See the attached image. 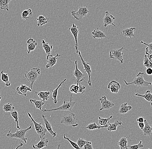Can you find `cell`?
Wrapping results in <instances>:
<instances>
[{
    "instance_id": "1f68e13d",
    "label": "cell",
    "mask_w": 152,
    "mask_h": 149,
    "mask_svg": "<svg viewBox=\"0 0 152 149\" xmlns=\"http://www.w3.org/2000/svg\"><path fill=\"white\" fill-rule=\"evenodd\" d=\"M113 116H111L108 118H103L101 117H98V121L97 124L99 126H106L108 125L109 123V121L110 119L113 118Z\"/></svg>"
},
{
    "instance_id": "4fadbf2b",
    "label": "cell",
    "mask_w": 152,
    "mask_h": 149,
    "mask_svg": "<svg viewBox=\"0 0 152 149\" xmlns=\"http://www.w3.org/2000/svg\"><path fill=\"white\" fill-rule=\"evenodd\" d=\"M115 20V18L113 15L109 14L108 11L105 12V15L103 19V25L104 27H106L110 25H112L114 26L115 25L114 24L113 22Z\"/></svg>"
},
{
    "instance_id": "f5cc1de1",
    "label": "cell",
    "mask_w": 152,
    "mask_h": 149,
    "mask_svg": "<svg viewBox=\"0 0 152 149\" xmlns=\"http://www.w3.org/2000/svg\"><path fill=\"white\" fill-rule=\"evenodd\" d=\"M1 97H0V102H1Z\"/></svg>"
},
{
    "instance_id": "9c48e42d",
    "label": "cell",
    "mask_w": 152,
    "mask_h": 149,
    "mask_svg": "<svg viewBox=\"0 0 152 149\" xmlns=\"http://www.w3.org/2000/svg\"><path fill=\"white\" fill-rule=\"evenodd\" d=\"M78 55L80 57L81 61L83 65V67H84V71H85V73L88 74V80L87 82V83H88V85L90 86V87H92V82H91V74L92 73V70H91V66L90 65V63H89L86 62L85 60H84V59L83 57L81 55V54L80 51H78Z\"/></svg>"
},
{
    "instance_id": "e575fe53",
    "label": "cell",
    "mask_w": 152,
    "mask_h": 149,
    "mask_svg": "<svg viewBox=\"0 0 152 149\" xmlns=\"http://www.w3.org/2000/svg\"><path fill=\"white\" fill-rule=\"evenodd\" d=\"M11 0H0V8L8 11L9 10V4Z\"/></svg>"
},
{
    "instance_id": "d6986e66",
    "label": "cell",
    "mask_w": 152,
    "mask_h": 149,
    "mask_svg": "<svg viewBox=\"0 0 152 149\" xmlns=\"http://www.w3.org/2000/svg\"><path fill=\"white\" fill-rule=\"evenodd\" d=\"M129 140H131V139L129 136H124L121 137L117 142L120 149H128V144Z\"/></svg>"
},
{
    "instance_id": "7a4b0ae2",
    "label": "cell",
    "mask_w": 152,
    "mask_h": 149,
    "mask_svg": "<svg viewBox=\"0 0 152 149\" xmlns=\"http://www.w3.org/2000/svg\"><path fill=\"white\" fill-rule=\"evenodd\" d=\"M32 128V124L28 128L25 129H20L15 133L11 132V130H10L8 133L7 134V137L9 138H16L20 139L23 141L25 144H27V138L25 137V134L27 131L31 129Z\"/></svg>"
},
{
    "instance_id": "e0dca14e",
    "label": "cell",
    "mask_w": 152,
    "mask_h": 149,
    "mask_svg": "<svg viewBox=\"0 0 152 149\" xmlns=\"http://www.w3.org/2000/svg\"><path fill=\"white\" fill-rule=\"evenodd\" d=\"M42 116L43 120L44 122L46 130L53 136V137H56L57 136L56 132H54L52 129V126L50 124V122L47 120V118H46L45 116L42 114Z\"/></svg>"
},
{
    "instance_id": "5b68a950",
    "label": "cell",
    "mask_w": 152,
    "mask_h": 149,
    "mask_svg": "<svg viewBox=\"0 0 152 149\" xmlns=\"http://www.w3.org/2000/svg\"><path fill=\"white\" fill-rule=\"evenodd\" d=\"M60 122L61 124H64L66 126H72L73 127L78 126L77 119L74 113L62 115Z\"/></svg>"
},
{
    "instance_id": "f1b7e54d",
    "label": "cell",
    "mask_w": 152,
    "mask_h": 149,
    "mask_svg": "<svg viewBox=\"0 0 152 149\" xmlns=\"http://www.w3.org/2000/svg\"><path fill=\"white\" fill-rule=\"evenodd\" d=\"M39 98L42 99L43 101L47 100L49 98L50 92L49 91H41L39 92H35Z\"/></svg>"
},
{
    "instance_id": "db71d44e",
    "label": "cell",
    "mask_w": 152,
    "mask_h": 149,
    "mask_svg": "<svg viewBox=\"0 0 152 149\" xmlns=\"http://www.w3.org/2000/svg\"><path fill=\"white\" fill-rule=\"evenodd\" d=\"M14 1H16V0H14Z\"/></svg>"
},
{
    "instance_id": "603a6c76",
    "label": "cell",
    "mask_w": 152,
    "mask_h": 149,
    "mask_svg": "<svg viewBox=\"0 0 152 149\" xmlns=\"http://www.w3.org/2000/svg\"><path fill=\"white\" fill-rule=\"evenodd\" d=\"M136 28L134 27L125 28L122 31V34L124 36L132 39V38L135 37V36L134 35V32Z\"/></svg>"
},
{
    "instance_id": "7402d4cb",
    "label": "cell",
    "mask_w": 152,
    "mask_h": 149,
    "mask_svg": "<svg viewBox=\"0 0 152 149\" xmlns=\"http://www.w3.org/2000/svg\"><path fill=\"white\" fill-rule=\"evenodd\" d=\"M118 126L122 127V122L121 121L117 120L113 123H109L107 128H106L107 129V131H108V133H109L110 132H113V131H116L117 129Z\"/></svg>"
},
{
    "instance_id": "44dd1931",
    "label": "cell",
    "mask_w": 152,
    "mask_h": 149,
    "mask_svg": "<svg viewBox=\"0 0 152 149\" xmlns=\"http://www.w3.org/2000/svg\"><path fill=\"white\" fill-rule=\"evenodd\" d=\"M92 36L94 39H109L107 37L104 32L99 30V28H97L96 29H94L92 33Z\"/></svg>"
},
{
    "instance_id": "c3c4849f",
    "label": "cell",
    "mask_w": 152,
    "mask_h": 149,
    "mask_svg": "<svg viewBox=\"0 0 152 149\" xmlns=\"http://www.w3.org/2000/svg\"><path fill=\"white\" fill-rule=\"evenodd\" d=\"M138 125L139 127L140 128V129L142 130L143 129L144 126H145L144 122H138Z\"/></svg>"
},
{
    "instance_id": "8992f818",
    "label": "cell",
    "mask_w": 152,
    "mask_h": 149,
    "mask_svg": "<svg viewBox=\"0 0 152 149\" xmlns=\"http://www.w3.org/2000/svg\"><path fill=\"white\" fill-rule=\"evenodd\" d=\"M27 114H28V117L30 118L31 121L33 122L35 130L37 132V134L39 136L40 138L44 137L47 132L46 128L42 126V123H38L35 121L32 117L31 114L28 111H27Z\"/></svg>"
},
{
    "instance_id": "cb8c5ba5",
    "label": "cell",
    "mask_w": 152,
    "mask_h": 149,
    "mask_svg": "<svg viewBox=\"0 0 152 149\" xmlns=\"http://www.w3.org/2000/svg\"><path fill=\"white\" fill-rule=\"evenodd\" d=\"M143 122L145 124L144 128L142 130L143 134L145 136H151L152 133L151 126L146 119H144V122Z\"/></svg>"
},
{
    "instance_id": "f35d334b",
    "label": "cell",
    "mask_w": 152,
    "mask_h": 149,
    "mask_svg": "<svg viewBox=\"0 0 152 149\" xmlns=\"http://www.w3.org/2000/svg\"><path fill=\"white\" fill-rule=\"evenodd\" d=\"M91 142L90 141H87V140H85L84 138H80L78 139H77V144L78 145V146L80 147V148L81 149H82L83 147L86 145V144H87V143H90Z\"/></svg>"
},
{
    "instance_id": "2e32d148",
    "label": "cell",
    "mask_w": 152,
    "mask_h": 149,
    "mask_svg": "<svg viewBox=\"0 0 152 149\" xmlns=\"http://www.w3.org/2000/svg\"><path fill=\"white\" fill-rule=\"evenodd\" d=\"M16 91L19 94L26 97L28 92H32V89L26 84H21L16 88Z\"/></svg>"
},
{
    "instance_id": "8d00e7d4",
    "label": "cell",
    "mask_w": 152,
    "mask_h": 149,
    "mask_svg": "<svg viewBox=\"0 0 152 149\" xmlns=\"http://www.w3.org/2000/svg\"><path fill=\"white\" fill-rule=\"evenodd\" d=\"M3 110L6 113H8L15 110V108L13 106L12 103H7L3 105Z\"/></svg>"
},
{
    "instance_id": "f6af8a7d",
    "label": "cell",
    "mask_w": 152,
    "mask_h": 149,
    "mask_svg": "<svg viewBox=\"0 0 152 149\" xmlns=\"http://www.w3.org/2000/svg\"><path fill=\"white\" fill-rule=\"evenodd\" d=\"M83 148H84V149H94L93 148V146L92 145V142L86 144L83 146Z\"/></svg>"
},
{
    "instance_id": "f546056e",
    "label": "cell",
    "mask_w": 152,
    "mask_h": 149,
    "mask_svg": "<svg viewBox=\"0 0 152 149\" xmlns=\"http://www.w3.org/2000/svg\"><path fill=\"white\" fill-rule=\"evenodd\" d=\"M36 19L38 21V23L37 24V26H42L48 23L49 21L48 18L44 17L42 15H40Z\"/></svg>"
},
{
    "instance_id": "4dcf8cb0",
    "label": "cell",
    "mask_w": 152,
    "mask_h": 149,
    "mask_svg": "<svg viewBox=\"0 0 152 149\" xmlns=\"http://www.w3.org/2000/svg\"><path fill=\"white\" fill-rule=\"evenodd\" d=\"M42 47L45 51V54L47 55H50L52 52L53 46L50 45L48 43L45 42L44 40H42Z\"/></svg>"
},
{
    "instance_id": "11a10c76",
    "label": "cell",
    "mask_w": 152,
    "mask_h": 149,
    "mask_svg": "<svg viewBox=\"0 0 152 149\" xmlns=\"http://www.w3.org/2000/svg\"><path fill=\"white\" fill-rule=\"evenodd\" d=\"M0 94H1V93H0Z\"/></svg>"
},
{
    "instance_id": "7dc6e473",
    "label": "cell",
    "mask_w": 152,
    "mask_h": 149,
    "mask_svg": "<svg viewBox=\"0 0 152 149\" xmlns=\"http://www.w3.org/2000/svg\"><path fill=\"white\" fill-rule=\"evenodd\" d=\"M146 73L147 75L151 76L152 74V69L151 68H147L146 70Z\"/></svg>"
},
{
    "instance_id": "484cf974",
    "label": "cell",
    "mask_w": 152,
    "mask_h": 149,
    "mask_svg": "<svg viewBox=\"0 0 152 149\" xmlns=\"http://www.w3.org/2000/svg\"><path fill=\"white\" fill-rule=\"evenodd\" d=\"M132 107L131 105H128V102L122 103L120 107L119 113L121 114L124 115L127 113L132 110Z\"/></svg>"
},
{
    "instance_id": "3957f363",
    "label": "cell",
    "mask_w": 152,
    "mask_h": 149,
    "mask_svg": "<svg viewBox=\"0 0 152 149\" xmlns=\"http://www.w3.org/2000/svg\"><path fill=\"white\" fill-rule=\"evenodd\" d=\"M41 70L39 68H33L24 74L27 81L30 83L29 87L33 89V84L40 75Z\"/></svg>"
},
{
    "instance_id": "7c38bea8",
    "label": "cell",
    "mask_w": 152,
    "mask_h": 149,
    "mask_svg": "<svg viewBox=\"0 0 152 149\" xmlns=\"http://www.w3.org/2000/svg\"><path fill=\"white\" fill-rule=\"evenodd\" d=\"M69 30H70V32L72 33L74 36V39H75V47L76 50V53L78 54V35L79 34V29L78 28L77 25H76L75 24L73 23L72 26L70 27L69 28Z\"/></svg>"
},
{
    "instance_id": "52a82bcc",
    "label": "cell",
    "mask_w": 152,
    "mask_h": 149,
    "mask_svg": "<svg viewBox=\"0 0 152 149\" xmlns=\"http://www.w3.org/2000/svg\"><path fill=\"white\" fill-rule=\"evenodd\" d=\"M124 49L128 51L127 49H125L123 47H121L119 49L111 50L109 52V57L111 59L119 61L121 64L123 63L124 61L122 51Z\"/></svg>"
},
{
    "instance_id": "ac0fdd59",
    "label": "cell",
    "mask_w": 152,
    "mask_h": 149,
    "mask_svg": "<svg viewBox=\"0 0 152 149\" xmlns=\"http://www.w3.org/2000/svg\"><path fill=\"white\" fill-rule=\"evenodd\" d=\"M27 43V51L28 54H30L31 51L35 50L36 47L37 46V42L33 39V38H29L26 41Z\"/></svg>"
},
{
    "instance_id": "816d5d0a",
    "label": "cell",
    "mask_w": 152,
    "mask_h": 149,
    "mask_svg": "<svg viewBox=\"0 0 152 149\" xmlns=\"http://www.w3.org/2000/svg\"><path fill=\"white\" fill-rule=\"evenodd\" d=\"M61 146V144H58V147H57V148L56 149H59Z\"/></svg>"
},
{
    "instance_id": "30bf717a",
    "label": "cell",
    "mask_w": 152,
    "mask_h": 149,
    "mask_svg": "<svg viewBox=\"0 0 152 149\" xmlns=\"http://www.w3.org/2000/svg\"><path fill=\"white\" fill-rule=\"evenodd\" d=\"M99 100L101 104V107L100 109V111L104 110H109L115 106L113 102L108 100L106 97L104 96L100 97Z\"/></svg>"
},
{
    "instance_id": "d590c367",
    "label": "cell",
    "mask_w": 152,
    "mask_h": 149,
    "mask_svg": "<svg viewBox=\"0 0 152 149\" xmlns=\"http://www.w3.org/2000/svg\"><path fill=\"white\" fill-rule=\"evenodd\" d=\"M32 14H33V12L31 9H25L22 12V18L24 20H27L29 19V16L32 15Z\"/></svg>"
},
{
    "instance_id": "7bdbcfd3",
    "label": "cell",
    "mask_w": 152,
    "mask_h": 149,
    "mask_svg": "<svg viewBox=\"0 0 152 149\" xmlns=\"http://www.w3.org/2000/svg\"><path fill=\"white\" fill-rule=\"evenodd\" d=\"M79 89L78 84H72L69 88L70 92L74 94L78 93Z\"/></svg>"
},
{
    "instance_id": "d6a6232c",
    "label": "cell",
    "mask_w": 152,
    "mask_h": 149,
    "mask_svg": "<svg viewBox=\"0 0 152 149\" xmlns=\"http://www.w3.org/2000/svg\"><path fill=\"white\" fill-rule=\"evenodd\" d=\"M1 78L2 81L4 82L5 86L6 87H9L11 85V82L9 81V76L8 74L5 73L3 71H1Z\"/></svg>"
},
{
    "instance_id": "277c9868",
    "label": "cell",
    "mask_w": 152,
    "mask_h": 149,
    "mask_svg": "<svg viewBox=\"0 0 152 149\" xmlns=\"http://www.w3.org/2000/svg\"><path fill=\"white\" fill-rule=\"evenodd\" d=\"M72 95H71L70 97V100L69 102L64 100L63 104L61 106L56 108H54V109H45L44 110H42V112H51L54 111H71L72 110L73 107L75 106L76 103V101H73L72 100Z\"/></svg>"
},
{
    "instance_id": "4316f807",
    "label": "cell",
    "mask_w": 152,
    "mask_h": 149,
    "mask_svg": "<svg viewBox=\"0 0 152 149\" xmlns=\"http://www.w3.org/2000/svg\"><path fill=\"white\" fill-rule=\"evenodd\" d=\"M135 96L139 97H142L145 99L147 102H151V106H152V95L151 91L147 90L146 91L144 94L142 95L139 93L135 94Z\"/></svg>"
},
{
    "instance_id": "6da1fadb",
    "label": "cell",
    "mask_w": 152,
    "mask_h": 149,
    "mask_svg": "<svg viewBox=\"0 0 152 149\" xmlns=\"http://www.w3.org/2000/svg\"><path fill=\"white\" fill-rule=\"evenodd\" d=\"M144 74L143 72H139L137 75L136 77L134 78L132 81L128 82L124 80V81L126 85H129L132 84H134L138 87H147V86H151L152 83L149 81H146L143 78V75Z\"/></svg>"
},
{
    "instance_id": "74e56055",
    "label": "cell",
    "mask_w": 152,
    "mask_h": 149,
    "mask_svg": "<svg viewBox=\"0 0 152 149\" xmlns=\"http://www.w3.org/2000/svg\"><path fill=\"white\" fill-rule=\"evenodd\" d=\"M10 115H11V116L14 118L15 122H16L17 129H20V128L19 125V116L18 113V111L15 110L10 112Z\"/></svg>"
},
{
    "instance_id": "ba28073f",
    "label": "cell",
    "mask_w": 152,
    "mask_h": 149,
    "mask_svg": "<svg viewBox=\"0 0 152 149\" xmlns=\"http://www.w3.org/2000/svg\"><path fill=\"white\" fill-rule=\"evenodd\" d=\"M89 11L86 6H80L77 11H71V15L77 20H81L84 17H86Z\"/></svg>"
},
{
    "instance_id": "5bb4252c",
    "label": "cell",
    "mask_w": 152,
    "mask_h": 149,
    "mask_svg": "<svg viewBox=\"0 0 152 149\" xmlns=\"http://www.w3.org/2000/svg\"><path fill=\"white\" fill-rule=\"evenodd\" d=\"M61 55L59 54H57L55 56H53L51 54L47 55V63L45 65L46 68L48 69L56 65L57 62V59Z\"/></svg>"
},
{
    "instance_id": "f907efd6",
    "label": "cell",
    "mask_w": 152,
    "mask_h": 149,
    "mask_svg": "<svg viewBox=\"0 0 152 149\" xmlns=\"http://www.w3.org/2000/svg\"><path fill=\"white\" fill-rule=\"evenodd\" d=\"M23 144L21 142H19V145L18 146V147H16V148L15 149H18L19 148H20V147H22V146H23Z\"/></svg>"
},
{
    "instance_id": "681fc988",
    "label": "cell",
    "mask_w": 152,
    "mask_h": 149,
    "mask_svg": "<svg viewBox=\"0 0 152 149\" xmlns=\"http://www.w3.org/2000/svg\"><path fill=\"white\" fill-rule=\"evenodd\" d=\"M144 118L142 117H140L138 118L137 119V121L138 122H143L144 121Z\"/></svg>"
},
{
    "instance_id": "ffe728a7",
    "label": "cell",
    "mask_w": 152,
    "mask_h": 149,
    "mask_svg": "<svg viewBox=\"0 0 152 149\" xmlns=\"http://www.w3.org/2000/svg\"><path fill=\"white\" fill-rule=\"evenodd\" d=\"M48 143V139L44 137L40 138V140L35 145H32L34 149H42L45 147H47Z\"/></svg>"
},
{
    "instance_id": "bcb514c9",
    "label": "cell",
    "mask_w": 152,
    "mask_h": 149,
    "mask_svg": "<svg viewBox=\"0 0 152 149\" xmlns=\"http://www.w3.org/2000/svg\"><path fill=\"white\" fill-rule=\"evenodd\" d=\"M140 43L142 44H144V45H146L147 46V47L149 48V49H151V50H152V43L151 42V43L150 44H147L146 43L143 42V41H140Z\"/></svg>"
},
{
    "instance_id": "60d3db41",
    "label": "cell",
    "mask_w": 152,
    "mask_h": 149,
    "mask_svg": "<svg viewBox=\"0 0 152 149\" xmlns=\"http://www.w3.org/2000/svg\"><path fill=\"white\" fill-rule=\"evenodd\" d=\"M63 137L64 139L67 140V141L69 142V143L71 144V145L72 146V147L74 148H75V149H82L80 148V147L78 146L77 145V143H75V142H74V141H72V140H71V139H70V138H68V137H66L65 134H64Z\"/></svg>"
},
{
    "instance_id": "d4e9b609",
    "label": "cell",
    "mask_w": 152,
    "mask_h": 149,
    "mask_svg": "<svg viewBox=\"0 0 152 149\" xmlns=\"http://www.w3.org/2000/svg\"><path fill=\"white\" fill-rule=\"evenodd\" d=\"M66 79L65 78L63 81H61L58 86L56 88L55 90H52V100L54 101L55 104H57L58 102V100H57V96H58V89L62 86L63 84L66 81Z\"/></svg>"
},
{
    "instance_id": "b9f144b4",
    "label": "cell",
    "mask_w": 152,
    "mask_h": 149,
    "mask_svg": "<svg viewBox=\"0 0 152 149\" xmlns=\"http://www.w3.org/2000/svg\"><path fill=\"white\" fill-rule=\"evenodd\" d=\"M144 146L142 144V140H140L138 144L137 145L128 146V149H140L143 148Z\"/></svg>"
},
{
    "instance_id": "83f0119b",
    "label": "cell",
    "mask_w": 152,
    "mask_h": 149,
    "mask_svg": "<svg viewBox=\"0 0 152 149\" xmlns=\"http://www.w3.org/2000/svg\"><path fill=\"white\" fill-rule=\"evenodd\" d=\"M29 102L31 103H33L35 105V108L36 109H38L40 110H42V107L45 103V101L43 100H37L36 99H29Z\"/></svg>"
},
{
    "instance_id": "836d02e7",
    "label": "cell",
    "mask_w": 152,
    "mask_h": 149,
    "mask_svg": "<svg viewBox=\"0 0 152 149\" xmlns=\"http://www.w3.org/2000/svg\"><path fill=\"white\" fill-rule=\"evenodd\" d=\"M107 126H99L96 124V122L94 123H90L88 124L87 126L86 127L85 129L89 130H95L96 129H99L102 128H106Z\"/></svg>"
},
{
    "instance_id": "9a60e30c",
    "label": "cell",
    "mask_w": 152,
    "mask_h": 149,
    "mask_svg": "<svg viewBox=\"0 0 152 149\" xmlns=\"http://www.w3.org/2000/svg\"><path fill=\"white\" fill-rule=\"evenodd\" d=\"M121 88V86L120 84L115 81H112L108 85V89L110 90L111 92L113 94L118 93Z\"/></svg>"
},
{
    "instance_id": "8fae6325",
    "label": "cell",
    "mask_w": 152,
    "mask_h": 149,
    "mask_svg": "<svg viewBox=\"0 0 152 149\" xmlns=\"http://www.w3.org/2000/svg\"><path fill=\"white\" fill-rule=\"evenodd\" d=\"M75 71L73 73V75L76 78L77 84H78L79 83H80L83 81L87 83L84 79V77H85V75L78 68L77 60L75 61Z\"/></svg>"
},
{
    "instance_id": "ee69618b",
    "label": "cell",
    "mask_w": 152,
    "mask_h": 149,
    "mask_svg": "<svg viewBox=\"0 0 152 149\" xmlns=\"http://www.w3.org/2000/svg\"><path fill=\"white\" fill-rule=\"evenodd\" d=\"M79 89H78V93H80L82 94H83L85 93V89L86 88V87L84 85H83L82 84L81 82L80 83H79Z\"/></svg>"
},
{
    "instance_id": "ab89813d",
    "label": "cell",
    "mask_w": 152,
    "mask_h": 149,
    "mask_svg": "<svg viewBox=\"0 0 152 149\" xmlns=\"http://www.w3.org/2000/svg\"><path fill=\"white\" fill-rule=\"evenodd\" d=\"M143 65L144 67L147 68H152V62L150 60L147 56L146 55L144 56V59H143Z\"/></svg>"
}]
</instances>
